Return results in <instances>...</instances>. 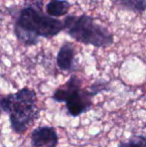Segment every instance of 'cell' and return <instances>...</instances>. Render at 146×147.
<instances>
[{
    "instance_id": "obj_1",
    "label": "cell",
    "mask_w": 146,
    "mask_h": 147,
    "mask_svg": "<svg viewBox=\"0 0 146 147\" xmlns=\"http://www.w3.org/2000/svg\"><path fill=\"white\" fill-rule=\"evenodd\" d=\"M42 4V0H33L17 12L14 34L24 46H34L40 37L50 39L65 29L64 22L43 12Z\"/></svg>"
},
{
    "instance_id": "obj_2",
    "label": "cell",
    "mask_w": 146,
    "mask_h": 147,
    "mask_svg": "<svg viewBox=\"0 0 146 147\" xmlns=\"http://www.w3.org/2000/svg\"><path fill=\"white\" fill-rule=\"evenodd\" d=\"M2 111L9 114L10 125L14 132L22 133L39 116L36 92L24 87L16 93L3 96L0 101Z\"/></svg>"
},
{
    "instance_id": "obj_3",
    "label": "cell",
    "mask_w": 146,
    "mask_h": 147,
    "mask_svg": "<svg viewBox=\"0 0 146 147\" xmlns=\"http://www.w3.org/2000/svg\"><path fill=\"white\" fill-rule=\"evenodd\" d=\"M64 31L75 41L94 47H108L113 44V34L105 26L97 23L87 14L67 15L63 20Z\"/></svg>"
},
{
    "instance_id": "obj_4",
    "label": "cell",
    "mask_w": 146,
    "mask_h": 147,
    "mask_svg": "<svg viewBox=\"0 0 146 147\" xmlns=\"http://www.w3.org/2000/svg\"><path fill=\"white\" fill-rule=\"evenodd\" d=\"M94 96L90 89L82 88L81 79L72 74L66 83L55 90L52 98L56 102H64L68 114L77 117L91 108Z\"/></svg>"
},
{
    "instance_id": "obj_5",
    "label": "cell",
    "mask_w": 146,
    "mask_h": 147,
    "mask_svg": "<svg viewBox=\"0 0 146 147\" xmlns=\"http://www.w3.org/2000/svg\"><path fill=\"white\" fill-rule=\"evenodd\" d=\"M31 144L33 147H56L58 134L53 127H37L31 133Z\"/></svg>"
},
{
    "instance_id": "obj_6",
    "label": "cell",
    "mask_w": 146,
    "mask_h": 147,
    "mask_svg": "<svg viewBox=\"0 0 146 147\" xmlns=\"http://www.w3.org/2000/svg\"><path fill=\"white\" fill-rule=\"evenodd\" d=\"M75 46L71 42H64L56 55V64L63 71L71 72L75 69Z\"/></svg>"
},
{
    "instance_id": "obj_7",
    "label": "cell",
    "mask_w": 146,
    "mask_h": 147,
    "mask_svg": "<svg viewBox=\"0 0 146 147\" xmlns=\"http://www.w3.org/2000/svg\"><path fill=\"white\" fill-rule=\"evenodd\" d=\"M72 4L67 0H50L45 5V12L51 17H60L67 15Z\"/></svg>"
},
{
    "instance_id": "obj_8",
    "label": "cell",
    "mask_w": 146,
    "mask_h": 147,
    "mask_svg": "<svg viewBox=\"0 0 146 147\" xmlns=\"http://www.w3.org/2000/svg\"><path fill=\"white\" fill-rule=\"evenodd\" d=\"M111 2L120 9L134 13H143L146 11V0H111Z\"/></svg>"
},
{
    "instance_id": "obj_9",
    "label": "cell",
    "mask_w": 146,
    "mask_h": 147,
    "mask_svg": "<svg viewBox=\"0 0 146 147\" xmlns=\"http://www.w3.org/2000/svg\"><path fill=\"white\" fill-rule=\"evenodd\" d=\"M118 147H146V136H133L127 142H121Z\"/></svg>"
}]
</instances>
